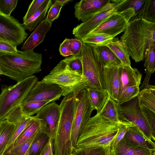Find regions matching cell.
<instances>
[{
	"label": "cell",
	"mask_w": 155,
	"mask_h": 155,
	"mask_svg": "<svg viewBox=\"0 0 155 155\" xmlns=\"http://www.w3.org/2000/svg\"><path fill=\"white\" fill-rule=\"evenodd\" d=\"M120 87L119 96L125 87L136 86L139 87L142 74L136 68L122 64L119 67ZM119 97V96H118Z\"/></svg>",
	"instance_id": "e0dca14e"
},
{
	"label": "cell",
	"mask_w": 155,
	"mask_h": 155,
	"mask_svg": "<svg viewBox=\"0 0 155 155\" xmlns=\"http://www.w3.org/2000/svg\"><path fill=\"white\" fill-rule=\"evenodd\" d=\"M94 45L98 59L103 67L119 66L122 64L114 53L107 46Z\"/></svg>",
	"instance_id": "603a6c76"
},
{
	"label": "cell",
	"mask_w": 155,
	"mask_h": 155,
	"mask_svg": "<svg viewBox=\"0 0 155 155\" xmlns=\"http://www.w3.org/2000/svg\"><path fill=\"white\" fill-rule=\"evenodd\" d=\"M124 138L138 146L151 150H155L154 142L148 139L141 131L134 125L128 127Z\"/></svg>",
	"instance_id": "d6986e66"
},
{
	"label": "cell",
	"mask_w": 155,
	"mask_h": 155,
	"mask_svg": "<svg viewBox=\"0 0 155 155\" xmlns=\"http://www.w3.org/2000/svg\"><path fill=\"white\" fill-rule=\"evenodd\" d=\"M43 130L36 132L19 146L11 151H13L17 155H24L29 149L34 140L39 133Z\"/></svg>",
	"instance_id": "b9f144b4"
},
{
	"label": "cell",
	"mask_w": 155,
	"mask_h": 155,
	"mask_svg": "<svg viewBox=\"0 0 155 155\" xmlns=\"http://www.w3.org/2000/svg\"><path fill=\"white\" fill-rule=\"evenodd\" d=\"M2 74V71L0 67V75Z\"/></svg>",
	"instance_id": "f5cc1de1"
},
{
	"label": "cell",
	"mask_w": 155,
	"mask_h": 155,
	"mask_svg": "<svg viewBox=\"0 0 155 155\" xmlns=\"http://www.w3.org/2000/svg\"><path fill=\"white\" fill-rule=\"evenodd\" d=\"M45 129L41 131L32 143L29 150V155H37L48 141L49 138L45 132Z\"/></svg>",
	"instance_id": "4dcf8cb0"
},
{
	"label": "cell",
	"mask_w": 155,
	"mask_h": 155,
	"mask_svg": "<svg viewBox=\"0 0 155 155\" xmlns=\"http://www.w3.org/2000/svg\"><path fill=\"white\" fill-rule=\"evenodd\" d=\"M63 60L71 70L82 74V64L81 53L66 58Z\"/></svg>",
	"instance_id": "e575fe53"
},
{
	"label": "cell",
	"mask_w": 155,
	"mask_h": 155,
	"mask_svg": "<svg viewBox=\"0 0 155 155\" xmlns=\"http://www.w3.org/2000/svg\"><path fill=\"white\" fill-rule=\"evenodd\" d=\"M35 116L44 121L46 126L45 132L53 140L60 118L59 105L55 101L50 102L37 112Z\"/></svg>",
	"instance_id": "4fadbf2b"
},
{
	"label": "cell",
	"mask_w": 155,
	"mask_h": 155,
	"mask_svg": "<svg viewBox=\"0 0 155 155\" xmlns=\"http://www.w3.org/2000/svg\"><path fill=\"white\" fill-rule=\"evenodd\" d=\"M33 117V116H28L25 115L20 105L15 107L9 112L6 120L15 124L16 128L7 146L5 153L12 149L16 140L26 128Z\"/></svg>",
	"instance_id": "9a60e30c"
},
{
	"label": "cell",
	"mask_w": 155,
	"mask_h": 155,
	"mask_svg": "<svg viewBox=\"0 0 155 155\" xmlns=\"http://www.w3.org/2000/svg\"><path fill=\"white\" fill-rule=\"evenodd\" d=\"M42 80L60 86L63 90L64 96L77 92L87 86L82 74L71 70L63 60Z\"/></svg>",
	"instance_id": "5b68a950"
},
{
	"label": "cell",
	"mask_w": 155,
	"mask_h": 155,
	"mask_svg": "<svg viewBox=\"0 0 155 155\" xmlns=\"http://www.w3.org/2000/svg\"><path fill=\"white\" fill-rule=\"evenodd\" d=\"M42 54L32 51L0 52L2 74L18 82L41 71Z\"/></svg>",
	"instance_id": "7a4b0ae2"
},
{
	"label": "cell",
	"mask_w": 155,
	"mask_h": 155,
	"mask_svg": "<svg viewBox=\"0 0 155 155\" xmlns=\"http://www.w3.org/2000/svg\"><path fill=\"white\" fill-rule=\"evenodd\" d=\"M51 0H45L34 14L23 25L26 29L32 31L39 22L43 21L48 9L52 5Z\"/></svg>",
	"instance_id": "cb8c5ba5"
},
{
	"label": "cell",
	"mask_w": 155,
	"mask_h": 155,
	"mask_svg": "<svg viewBox=\"0 0 155 155\" xmlns=\"http://www.w3.org/2000/svg\"><path fill=\"white\" fill-rule=\"evenodd\" d=\"M69 49L71 55L81 53L83 43L78 39H69Z\"/></svg>",
	"instance_id": "ee69618b"
},
{
	"label": "cell",
	"mask_w": 155,
	"mask_h": 155,
	"mask_svg": "<svg viewBox=\"0 0 155 155\" xmlns=\"http://www.w3.org/2000/svg\"><path fill=\"white\" fill-rule=\"evenodd\" d=\"M39 155H54L53 140L49 138L41 150Z\"/></svg>",
	"instance_id": "bcb514c9"
},
{
	"label": "cell",
	"mask_w": 155,
	"mask_h": 155,
	"mask_svg": "<svg viewBox=\"0 0 155 155\" xmlns=\"http://www.w3.org/2000/svg\"><path fill=\"white\" fill-rule=\"evenodd\" d=\"M155 45L150 46L146 57L144 66L146 75H151L155 71Z\"/></svg>",
	"instance_id": "d590c367"
},
{
	"label": "cell",
	"mask_w": 155,
	"mask_h": 155,
	"mask_svg": "<svg viewBox=\"0 0 155 155\" xmlns=\"http://www.w3.org/2000/svg\"><path fill=\"white\" fill-rule=\"evenodd\" d=\"M150 155H155V150H151Z\"/></svg>",
	"instance_id": "f907efd6"
},
{
	"label": "cell",
	"mask_w": 155,
	"mask_h": 155,
	"mask_svg": "<svg viewBox=\"0 0 155 155\" xmlns=\"http://www.w3.org/2000/svg\"><path fill=\"white\" fill-rule=\"evenodd\" d=\"M18 1V0H0V14L10 16L11 13L17 5Z\"/></svg>",
	"instance_id": "ab89813d"
},
{
	"label": "cell",
	"mask_w": 155,
	"mask_h": 155,
	"mask_svg": "<svg viewBox=\"0 0 155 155\" xmlns=\"http://www.w3.org/2000/svg\"><path fill=\"white\" fill-rule=\"evenodd\" d=\"M124 0H111L103 10L74 28L73 34L82 41L113 13L118 12Z\"/></svg>",
	"instance_id": "9c48e42d"
},
{
	"label": "cell",
	"mask_w": 155,
	"mask_h": 155,
	"mask_svg": "<svg viewBox=\"0 0 155 155\" xmlns=\"http://www.w3.org/2000/svg\"><path fill=\"white\" fill-rule=\"evenodd\" d=\"M46 127L43 120L33 116L27 127L16 140L12 150L17 148L36 132L44 129L45 130Z\"/></svg>",
	"instance_id": "44dd1931"
},
{
	"label": "cell",
	"mask_w": 155,
	"mask_h": 155,
	"mask_svg": "<svg viewBox=\"0 0 155 155\" xmlns=\"http://www.w3.org/2000/svg\"><path fill=\"white\" fill-rule=\"evenodd\" d=\"M59 3L65 5L70 2L73 1L72 0H56Z\"/></svg>",
	"instance_id": "c3c4849f"
},
{
	"label": "cell",
	"mask_w": 155,
	"mask_h": 155,
	"mask_svg": "<svg viewBox=\"0 0 155 155\" xmlns=\"http://www.w3.org/2000/svg\"><path fill=\"white\" fill-rule=\"evenodd\" d=\"M69 39L66 38L60 44L59 51L60 54L64 57L71 55L69 49Z\"/></svg>",
	"instance_id": "7dc6e473"
},
{
	"label": "cell",
	"mask_w": 155,
	"mask_h": 155,
	"mask_svg": "<svg viewBox=\"0 0 155 155\" xmlns=\"http://www.w3.org/2000/svg\"><path fill=\"white\" fill-rule=\"evenodd\" d=\"M139 92V86H134L126 87L120 94L117 103L120 105L128 102L137 97Z\"/></svg>",
	"instance_id": "d6a6232c"
},
{
	"label": "cell",
	"mask_w": 155,
	"mask_h": 155,
	"mask_svg": "<svg viewBox=\"0 0 155 155\" xmlns=\"http://www.w3.org/2000/svg\"><path fill=\"white\" fill-rule=\"evenodd\" d=\"M132 125H133L128 122L121 121L117 132L110 144V150L113 155V152L116 145L124 138L128 127Z\"/></svg>",
	"instance_id": "8d00e7d4"
},
{
	"label": "cell",
	"mask_w": 155,
	"mask_h": 155,
	"mask_svg": "<svg viewBox=\"0 0 155 155\" xmlns=\"http://www.w3.org/2000/svg\"><path fill=\"white\" fill-rule=\"evenodd\" d=\"M2 155H17L16 154L12 151H10L5 153Z\"/></svg>",
	"instance_id": "681fc988"
},
{
	"label": "cell",
	"mask_w": 155,
	"mask_h": 155,
	"mask_svg": "<svg viewBox=\"0 0 155 155\" xmlns=\"http://www.w3.org/2000/svg\"><path fill=\"white\" fill-rule=\"evenodd\" d=\"M62 94L63 90L58 85L43 80L38 81L21 104L41 101L54 102L60 99Z\"/></svg>",
	"instance_id": "7c38bea8"
},
{
	"label": "cell",
	"mask_w": 155,
	"mask_h": 155,
	"mask_svg": "<svg viewBox=\"0 0 155 155\" xmlns=\"http://www.w3.org/2000/svg\"><path fill=\"white\" fill-rule=\"evenodd\" d=\"M98 114L110 121L118 123L121 122L117 103L110 96Z\"/></svg>",
	"instance_id": "4316f807"
},
{
	"label": "cell",
	"mask_w": 155,
	"mask_h": 155,
	"mask_svg": "<svg viewBox=\"0 0 155 155\" xmlns=\"http://www.w3.org/2000/svg\"><path fill=\"white\" fill-rule=\"evenodd\" d=\"M120 40L129 56L136 62L141 61L150 46L155 45V23L142 18L131 19Z\"/></svg>",
	"instance_id": "6da1fadb"
},
{
	"label": "cell",
	"mask_w": 155,
	"mask_h": 155,
	"mask_svg": "<svg viewBox=\"0 0 155 155\" xmlns=\"http://www.w3.org/2000/svg\"><path fill=\"white\" fill-rule=\"evenodd\" d=\"M82 75L87 86L98 90H105L103 66L100 61L94 45L83 43L81 51Z\"/></svg>",
	"instance_id": "8992f818"
},
{
	"label": "cell",
	"mask_w": 155,
	"mask_h": 155,
	"mask_svg": "<svg viewBox=\"0 0 155 155\" xmlns=\"http://www.w3.org/2000/svg\"><path fill=\"white\" fill-rule=\"evenodd\" d=\"M121 122L111 121L96 114L90 118L83 127L74 148L110 145Z\"/></svg>",
	"instance_id": "3957f363"
},
{
	"label": "cell",
	"mask_w": 155,
	"mask_h": 155,
	"mask_svg": "<svg viewBox=\"0 0 155 155\" xmlns=\"http://www.w3.org/2000/svg\"><path fill=\"white\" fill-rule=\"evenodd\" d=\"M23 24L11 16L0 14V41L17 46L25 40L28 34Z\"/></svg>",
	"instance_id": "8fae6325"
},
{
	"label": "cell",
	"mask_w": 155,
	"mask_h": 155,
	"mask_svg": "<svg viewBox=\"0 0 155 155\" xmlns=\"http://www.w3.org/2000/svg\"><path fill=\"white\" fill-rule=\"evenodd\" d=\"M120 65L105 66L103 68L105 89L110 97L116 102L118 98L120 87Z\"/></svg>",
	"instance_id": "2e32d148"
},
{
	"label": "cell",
	"mask_w": 155,
	"mask_h": 155,
	"mask_svg": "<svg viewBox=\"0 0 155 155\" xmlns=\"http://www.w3.org/2000/svg\"><path fill=\"white\" fill-rule=\"evenodd\" d=\"M114 38L107 35L102 34H90L82 40L83 43L93 45L96 46L106 45Z\"/></svg>",
	"instance_id": "1f68e13d"
},
{
	"label": "cell",
	"mask_w": 155,
	"mask_h": 155,
	"mask_svg": "<svg viewBox=\"0 0 155 155\" xmlns=\"http://www.w3.org/2000/svg\"><path fill=\"white\" fill-rule=\"evenodd\" d=\"M121 121L128 122L138 128L149 140H152L150 130L141 111L137 98L124 106L117 104Z\"/></svg>",
	"instance_id": "30bf717a"
},
{
	"label": "cell",
	"mask_w": 155,
	"mask_h": 155,
	"mask_svg": "<svg viewBox=\"0 0 155 155\" xmlns=\"http://www.w3.org/2000/svg\"><path fill=\"white\" fill-rule=\"evenodd\" d=\"M29 149L27 151V152L25 153V154L24 155H29Z\"/></svg>",
	"instance_id": "816d5d0a"
},
{
	"label": "cell",
	"mask_w": 155,
	"mask_h": 155,
	"mask_svg": "<svg viewBox=\"0 0 155 155\" xmlns=\"http://www.w3.org/2000/svg\"><path fill=\"white\" fill-rule=\"evenodd\" d=\"M110 0H82L74 5V15L78 21L84 22L101 11Z\"/></svg>",
	"instance_id": "5bb4252c"
},
{
	"label": "cell",
	"mask_w": 155,
	"mask_h": 155,
	"mask_svg": "<svg viewBox=\"0 0 155 155\" xmlns=\"http://www.w3.org/2000/svg\"><path fill=\"white\" fill-rule=\"evenodd\" d=\"M151 150L138 146L123 138L116 145L114 155H150Z\"/></svg>",
	"instance_id": "ffe728a7"
},
{
	"label": "cell",
	"mask_w": 155,
	"mask_h": 155,
	"mask_svg": "<svg viewBox=\"0 0 155 155\" xmlns=\"http://www.w3.org/2000/svg\"><path fill=\"white\" fill-rule=\"evenodd\" d=\"M141 111L149 125L152 139L155 140V112L144 107L140 108Z\"/></svg>",
	"instance_id": "74e56055"
},
{
	"label": "cell",
	"mask_w": 155,
	"mask_h": 155,
	"mask_svg": "<svg viewBox=\"0 0 155 155\" xmlns=\"http://www.w3.org/2000/svg\"><path fill=\"white\" fill-rule=\"evenodd\" d=\"M17 46L4 41H0V52L16 53L18 51Z\"/></svg>",
	"instance_id": "f6af8a7d"
},
{
	"label": "cell",
	"mask_w": 155,
	"mask_h": 155,
	"mask_svg": "<svg viewBox=\"0 0 155 155\" xmlns=\"http://www.w3.org/2000/svg\"><path fill=\"white\" fill-rule=\"evenodd\" d=\"M15 128L16 125L7 120L0 122V155L4 153Z\"/></svg>",
	"instance_id": "d4e9b609"
},
{
	"label": "cell",
	"mask_w": 155,
	"mask_h": 155,
	"mask_svg": "<svg viewBox=\"0 0 155 155\" xmlns=\"http://www.w3.org/2000/svg\"><path fill=\"white\" fill-rule=\"evenodd\" d=\"M146 0H124L118 12L124 10L129 8H133L136 15L141 9Z\"/></svg>",
	"instance_id": "f35d334b"
},
{
	"label": "cell",
	"mask_w": 155,
	"mask_h": 155,
	"mask_svg": "<svg viewBox=\"0 0 155 155\" xmlns=\"http://www.w3.org/2000/svg\"><path fill=\"white\" fill-rule=\"evenodd\" d=\"M51 102L48 101L33 102L20 105L23 112L28 116H31L36 114L42 107Z\"/></svg>",
	"instance_id": "836d02e7"
},
{
	"label": "cell",
	"mask_w": 155,
	"mask_h": 155,
	"mask_svg": "<svg viewBox=\"0 0 155 155\" xmlns=\"http://www.w3.org/2000/svg\"><path fill=\"white\" fill-rule=\"evenodd\" d=\"M45 0H33L30 4L23 20V23L29 19L37 11Z\"/></svg>",
	"instance_id": "7bdbcfd3"
},
{
	"label": "cell",
	"mask_w": 155,
	"mask_h": 155,
	"mask_svg": "<svg viewBox=\"0 0 155 155\" xmlns=\"http://www.w3.org/2000/svg\"><path fill=\"white\" fill-rule=\"evenodd\" d=\"M64 5L63 4L58 2L56 0H55L54 3L50 8L45 18L49 21L52 22L54 20L58 19L60 15L61 9Z\"/></svg>",
	"instance_id": "60d3db41"
},
{
	"label": "cell",
	"mask_w": 155,
	"mask_h": 155,
	"mask_svg": "<svg viewBox=\"0 0 155 155\" xmlns=\"http://www.w3.org/2000/svg\"><path fill=\"white\" fill-rule=\"evenodd\" d=\"M106 46L113 51L122 64L131 66L130 56L123 43L118 38H114Z\"/></svg>",
	"instance_id": "83f0119b"
},
{
	"label": "cell",
	"mask_w": 155,
	"mask_h": 155,
	"mask_svg": "<svg viewBox=\"0 0 155 155\" xmlns=\"http://www.w3.org/2000/svg\"><path fill=\"white\" fill-rule=\"evenodd\" d=\"M135 14L134 10L132 8L115 12L89 35L102 34L114 38L116 35L124 31L131 18Z\"/></svg>",
	"instance_id": "ba28073f"
},
{
	"label": "cell",
	"mask_w": 155,
	"mask_h": 155,
	"mask_svg": "<svg viewBox=\"0 0 155 155\" xmlns=\"http://www.w3.org/2000/svg\"><path fill=\"white\" fill-rule=\"evenodd\" d=\"M52 23L46 18L40 23L23 44L21 49L23 51L33 50L43 42L46 33L50 30Z\"/></svg>",
	"instance_id": "ac0fdd59"
},
{
	"label": "cell",
	"mask_w": 155,
	"mask_h": 155,
	"mask_svg": "<svg viewBox=\"0 0 155 155\" xmlns=\"http://www.w3.org/2000/svg\"><path fill=\"white\" fill-rule=\"evenodd\" d=\"M32 75L12 85H3L0 94V122L6 120L9 112L20 105L38 81Z\"/></svg>",
	"instance_id": "277c9868"
},
{
	"label": "cell",
	"mask_w": 155,
	"mask_h": 155,
	"mask_svg": "<svg viewBox=\"0 0 155 155\" xmlns=\"http://www.w3.org/2000/svg\"><path fill=\"white\" fill-rule=\"evenodd\" d=\"M71 155H114L110 145L97 146L81 149L72 148Z\"/></svg>",
	"instance_id": "f1b7e54d"
},
{
	"label": "cell",
	"mask_w": 155,
	"mask_h": 155,
	"mask_svg": "<svg viewBox=\"0 0 155 155\" xmlns=\"http://www.w3.org/2000/svg\"><path fill=\"white\" fill-rule=\"evenodd\" d=\"M136 18L143 19L155 23V0H146L137 14L131 19Z\"/></svg>",
	"instance_id": "f546056e"
},
{
	"label": "cell",
	"mask_w": 155,
	"mask_h": 155,
	"mask_svg": "<svg viewBox=\"0 0 155 155\" xmlns=\"http://www.w3.org/2000/svg\"><path fill=\"white\" fill-rule=\"evenodd\" d=\"M76 98V113L71 133L72 148L75 147L82 130L91 117V114L94 109L86 89L77 92Z\"/></svg>",
	"instance_id": "52a82bcc"
},
{
	"label": "cell",
	"mask_w": 155,
	"mask_h": 155,
	"mask_svg": "<svg viewBox=\"0 0 155 155\" xmlns=\"http://www.w3.org/2000/svg\"><path fill=\"white\" fill-rule=\"evenodd\" d=\"M85 89L93 107L97 111V114H98L110 96L108 92L105 90H98L88 87Z\"/></svg>",
	"instance_id": "484cf974"
},
{
	"label": "cell",
	"mask_w": 155,
	"mask_h": 155,
	"mask_svg": "<svg viewBox=\"0 0 155 155\" xmlns=\"http://www.w3.org/2000/svg\"><path fill=\"white\" fill-rule=\"evenodd\" d=\"M137 98L140 108L144 107L155 112V87L149 85L140 91Z\"/></svg>",
	"instance_id": "7402d4cb"
}]
</instances>
